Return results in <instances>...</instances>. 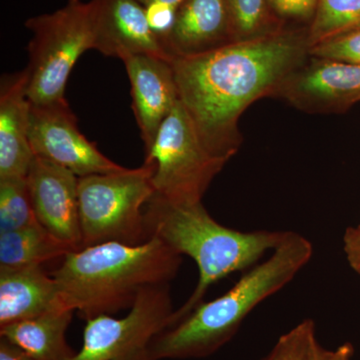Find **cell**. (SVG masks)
<instances>
[{
    "instance_id": "cell-25",
    "label": "cell",
    "mask_w": 360,
    "mask_h": 360,
    "mask_svg": "<svg viewBox=\"0 0 360 360\" xmlns=\"http://www.w3.org/2000/svg\"><path fill=\"white\" fill-rule=\"evenodd\" d=\"M343 250L350 267L360 276V224L345 231Z\"/></svg>"
},
{
    "instance_id": "cell-27",
    "label": "cell",
    "mask_w": 360,
    "mask_h": 360,
    "mask_svg": "<svg viewBox=\"0 0 360 360\" xmlns=\"http://www.w3.org/2000/svg\"><path fill=\"white\" fill-rule=\"evenodd\" d=\"M144 9H161L176 15L177 9L184 0H137Z\"/></svg>"
},
{
    "instance_id": "cell-26",
    "label": "cell",
    "mask_w": 360,
    "mask_h": 360,
    "mask_svg": "<svg viewBox=\"0 0 360 360\" xmlns=\"http://www.w3.org/2000/svg\"><path fill=\"white\" fill-rule=\"evenodd\" d=\"M0 360H34L25 350L0 336Z\"/></svg>"
},
{
    "instance_id": "cell-14",
    "label": "cell",
    "mask_w": 360,
    "mask_h": 360,
    "mask_svg": "<svg viewBox=\"0 0 360 360\" xmlns=\"http://www.w3.org/2000/svg\"><path fill=\"white\" fill-rule=\"evenodd\" d=\"M28 73L6 75L0 84V179H26L34 153L30 142Z\"/></svg>"
},
{
    "instance_id": "cell-2",
    "label": "cell",
    "mask_w": 360,
    "mask_h": 360,
    "mask_svg": "<svg viewBox=\"0 0 360 360\" xmlns=\"http://www.w3.org/2000/svg\"><path fill=\"white\" fill-rule=\"evenodd\" d=\"M312 255L314 246L309 239L288 231L270 257L246 270L226 293L201 303L156 335L149 347L151 359H202L215 354L236 335L255 307L293 281Z\"/></svg>"
},
{
    "instance_id": "cell-7",
    "label": "cell",
    "mask_w": 360,
    "mask_h": 360,
    "mask_svg": "<svg viewBox=\"0 0 360 360\" xmlns=\"http://www.w3.org/2000/svg\"><path fill=\"white\" fill-rule=\"evenodd\" d=\"M144 162L153 167L156 195L186 205L202 202L208 187L227 163L205 146L180 101L161 124Z\"/></svg>"
},
{
    "instance_id": "cell-5",
    "label": "cell",
    "mask_w": 360,
    "mask_h": 360,
    "mask_svg": "<svg viewBox=\"0 0 360 360\" xmlns=\"http://www.w3.org/2000/svg\"><path fill=\"white\" fill-rule=\"evenodd\" d=\"M153 167L144 162L78 179L82 248L105 243L137 245L149 238L144 210L155 191Z\"/></svg>"
},
{
    "instance_id": "cell-1",
    "label": "cell",
    "mask_w": 360,
    "mask_h": 360,
    "mask_svg": "<svg viewBox=\"0 0 360 360\" xmlns=\"http://www.w3.org/2000/svg\"><path fill=\"white\" fill-rule=\"evenodd\" d=\"M309 26H290L260 39L172 60L179 101L213 155L229 162L243 136L246 108L276 96L288 75L309 58Z\"/></svg>"
},
{
    "instance_id": "cell-16",
    "label": "cell",
    "mask_w": 360,
    "mask_h": 360,
    "mask_svg": "<svg viewBox=\"0 0 360 360\" xmlns=\"http://www.w3.org/2000/svg\"><path fill=\"white\" fill-rule=\"evenodd\" d=\"M65 305L42 265L0 267V328Z\"/></svg>"
},
{
    "instance_id": "cell-20",
    "label": "cell",
    "mask_w": 360,
    "mask_h": 360,
    "mask_svg": "<svg viewBox=\"0 0 360 360\" xmlns=\"http://www.w3.org/2000/svg\"><path fill=\"white\" fill-rule=\"evenodd\" d=\"M360 27V0H317L309 26L310 46Z\"/></svg>"
},
{
    "instance_id": "cell-11",
    "label": "cell",
    "mask_w": 360,
    "mask_h": 360,
    "mask_svg": "<svg viewBox=\"0 0 360 360\" xmlns=\"http://www.w3.org/2000/svg\"><path fill=\"white\" fill-rule=\"evenodd\" d=\"M78 179L68 168L35 155L26 175L37 219L72 251L82 248Z\"/></svg>"
},
{
    "instance_id": "cell-10",
    "label": "cell",
    "mask_w": 360,
    "mask_h": 360,
    "mask_svg": "<svg viewBox=\"0 0 360 360\" xmlns=\"http://www.w3.org/2000/svg\"><path fill=\"white\" fill-rule=\"evenodd\" d=\"M274 96L305 112H343L360 101V65L309 56Z\"/></svg>"
},
{
    "instance_id": "cell-21",
    "label": "cell",
    "mask_w": 360,
    "mask_h": 360,
    "mask_svg": "<svg viewBox=\"0 0 360 360\" xmlns=\"http://www.w3.org/2000/svg\"><path fill=\"white\" fill-rule=\"evenodd\" d=\"M37 221L26 179H0V233Z\"/></svg>"
},
{
    "instance_id": "cell-12",
    "label": "cell",
    "mask_w": 360,
    "mask_h": 360,
    "mask_svg": "<svg viewBox=\"0 0 360 360\" xmlns=\"http://www.w3.org/2000/svg\"><path fill=\"white\" fill-rule=\"evenodd\" d=\"M89 6L96 51L120 60L137 54L172 60L137 0H89Z\"/></svg>"
},
{
    "instance_id": "cell-4",
    "label": "cell",
    "mask_w": 360,
    "mask_h": 360,
    "mask_svg": "<svg viewBox=\"0 0 360 360\" xmlns=\"http://www.w3.org/2000/svg\"><path fill=\"white\" fill-rule=\"evenodd\" d=\"M149 238H158L180 255L193 258L200 277L193 292L172 315L174 326L203 302L208 288L234 272L259 264L267 251H274L288 231H240L219 224L202 202H170L151 198L144 210Z\"/></svg>"
},
{
    "instance_id": "cell-8",
    "label": "cell",
    "mask_w": 360,
    "mask_h": 360,
    "mask_svg": "<svg viewBox=\"0 0 360 360\" xmlns=\"http://www.w3.org/2000/svg\"><path fill=\"white\" fill-rule=\"evenodd\" d=\"M174 311L169 284L148 286L127 316L101 314L85 321L82 347L68 360H153L151 341L169 328Z\"/></svg>"
},
{
    "instance_id": "cell-24",
    "label": "cell",
    "mask_w": 360,
    "mask_h": 360,
    "mask_svg": "<svg viewBox=\"0 0 360 360\" xmlns=\"http://www.w3.org/2000/svg\"><path fill=\"white\" fill-rule=\"evenodd\" d=\"M274 16L285 26H309L317 0H267Z\"/></svg>"
},
{
    "instance_id": "cell-18",
    "label": "cell",
    "mask_w": 360,
    "mask_h": 360,
    "mask_svg": "<svg viewBox=\"0 0 360 360\" xmlns=\"http://www.w3.org/2000/svg\"><path fill=\"white\" fill-rule=\"evenodd\" d=\"M72 251L39 221L18 231L0 233V267L42 265Z\"/></svg>"
},
{
    "instance_id": "cell-22",
    "label": "cell",
    "mask_w": 360,
    "mask_h": 360,
    "mask_svg": "<svg viewBox=\"0 0 360 360\" xmlns=\"http://www.w3.org/2000/svg\"><path fill=\"white\" fill-rule=\"evenodd\" d=\"M315 340L314 322L307 319L281 335L262 360H304Z\"/></svg>"
},
{
    "instance_id": "cell-13",
    "label": "cell",
    "mask_w": 360,
    "mask_h": 360,
    "mask_svg": "<svg viewBox=\"0 0 360 360\" xmlns=\"http://www.w3.org/2000/svg\"><path fill=\"white\" fill-rule=\"evenodd\" d=\"M131 86L132 108L146 153L179 101L172 61L137 54L122 59Z\"/></svg>"
},
{
    "instance_id": "cell-28",
    "label": "cell",
    "mask_w": 360,
    "mask_h": 360,
    "mask_svg": "<svg viewBox=\"0 0 360 360\" xmlns=\"http://www.w3.org/2000/svg\"><path fill=\"white\" fill-rule=\"evenodd\" d=\"M354 347L350 343L340 345L335 350L323 349L322 360H352Z\"/></svg>"
},
{
    "instance_id": "cell-19",
    "label": "cell",
    "mask_w": 360,
    "mask_h": 360,
    "mask_svg": "<svg viewBox=\"0 0 360 360\" xmlns=\"http://www.w3.org/2000/svg\"><path fill=\"white\" fill-rule=\"evenodd\" d=\"M227 7L232 42L260 39L290 27L277 20L267 0H227Z\"/></svg>"
},
{
    "instance_id": "cell-23",
    "label": "cell",
    "mask_w": 360,
    "mask_h": 360,
    "mask_svg": "<svg viewBox=\"0 0 360 360\" xmlns=\"http://www.w3.org/2000/svg\"><path fill=\"white\" fill-rule=\"evenodd\" d=\"M309 54L360 65V27L312 45Z\"/></svg>"
},
{
    "instance_id": "cell-15",
    "label": "cell",
    "mask_w": 360,
    "mask_h": 360,
    "mask_svg": "<svg viewBox=\"0 0 360 360\" xmlns=\"http://www.w3.org/2000/svg\"><path fill=\"white\" fill-rule=\"evenodd\" d=\"M231 42L227 0H184L165 47L174 59L213 51Z\"/></svg>"
},
{
    "instance_id": "cell-6",
    "label": "cell",
    "mask_w": 360,
    "mask_h": 360,
    "mask_svg": "<svg viewBox=\"0 0 360 360\" xmlns=\"http://www.w3.org/2000/svg\"><path fill=\"white\" fill-rule=\"evenodd\" d=\"M28 44L27 96L32 104L65 101V89L78 58L94 49L89 2L68 0L51 13L26 20Z\"/></svg>"
},
{
    "instance_id": "cell-3",
    "label": "cell",
    "mask_w": 360,
    "mask_h": 360,
    "mask_svg": "<svg viewBox=\"0 0 360 360\" xmlns=\"http://www.w3.org/2000/svg\"><path fill=\"white\" fill-rule=\"evenodd\" d=\"M182 255L158 238L141 245L105 243L70 251L53 274L61 300L82 319L131 309L148 286L169 284Z\"/></svg>"
},
{
    "instance_id": "cell-29",
    "label": "cell",
    "mask_w": 360,
    "mask_h": 360,
    "mask_svg": "<svg viewBox=\"0 0 360 360\" xmlns=\"http://www.w3.org/2000/svg\"><path fill=\"white\" fill-rule=\"evenodd\" d=\"M322 352H323V348L319 345L316 338L310 347L309 354L304 360H322Z\"/></svg>"
},
{
    "instance_id": "cell-17",
    "label": "cell",
    "mask_w": 360,
    "mask_h": 360,
    "mask_svg": "<svg viewBox=\"0 0 360 360\" xmlns=\"http://www.w3.org/2000/svg\"><path fill=\"white\" fill-rule=\"evenodd\" d=\"M75 310L66 305L34 319L0 328V336L25 350L34 360H68L77 352L66 341Z\"/></svg>"
},
{
    "instance_id": "cell-9",
    "label": "cell",
    "mask_w": 360,
    "mask_h": 360,
    "mask_svg": "<svg viewBox=\"0 0 360 360\" xmlns=\"http://www.w3.org/2000/svg\"><path fill=\"white\" fill-rule=\"evenodd\" d=\"M30 142L35 156L68 168L78 177L127 169L106 158L80 132L68 101L32 104Z\"/></svg>"
}]
</instances>
